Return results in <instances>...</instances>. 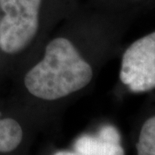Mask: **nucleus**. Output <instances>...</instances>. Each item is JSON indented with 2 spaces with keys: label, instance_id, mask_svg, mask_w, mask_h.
<instances>
[{
  "label": "nucleus",
  "instance_id": "1",
  "mask_svg": "<svg viewBox=\"0 0 155 155\" xmlns=\"http://www.w3.org/2000/svg\"><path fill=\"white\" fill-rule=\"evenodd\" d=\"M93 71L66 38H56L46 46L42 60L28 71L24 84L32 95L55 100L80 90L91 81Z\"/></svg>",
  "mask_w": 155,
  "mask_h": 155
},
{
  "label": "nucleus",
  "instance_id": "2",
  "mask_svg": "<svg viewBox=\"0 0 155 155\" xmlns=\"http://www.w3.org/2000/svg\"><path fill=\"white\" fill-rule=\"evenodd\" d=\"M41 0H0L4 16L0 21V48L8 54L18 53L38 30Z\"/></svg>",
  "mask_w": 155,
  "mask_h": 155
},
{
  "label": "nucleus",
  "instance_id": "3",
  "mask_svg": "<svg viewBox=\"0 0 155 155\" xmlns=\"http://www.w3.org/2000/svg\"><path fill=\"white\" fill-rule=\"evenodd\" d=\"M120 79L133 92L155 88V31L126 49L122 57Z\"/></svg>",
  "mask_w": 155,
  "mask_h": 155
},
{
  "label": "nucleus",
  "instance_id": "4",
  "mask_svg": "<svg viewBox=\"0 0 155 155\" xmlns=\"http://www.w3.org/2000/svg\"><path fill=\"white\" fill-rule=\"evenodd\" d=\"M74 148L80 155H124L119 133L110 125L102 127L97 135L79 137Z\"/></svg>",
  "mask_w": 155,
  "mask_h": 155
},
{
  "label": "nucleus",
  "instance_id": "5",
  "mask_svg": "<svg viewBox=\"0 0 155 155\" xmlns=\"http://www.w3.org/2000/svg\"><path fill=\"white\" fill-rule=\"evenodd\" d=\"M22 128L12 118H1L0 113V152H10L20 144Z\"/></svg>",
  "mask_w": 155,
  "mask_h": 155
},
{
  "label": "nucleus",
  "instance_id": "6",
  "mask_svg": "<svg viewBox=\"0 0 155 155\" xmlns=\"http://www.w3.org/2000/svg\"><path fill=\"white\" fill-rule=\"evenodd\" d=\"M136 148L138 155H155V116L144 122Z\"/></svg>",
  "mask_w": 155,
  "mask_h": 155
},
{
  "label": "nucleus",
  "instance_id": "7",
  "mask_svg": "<svg viewBox=\"0 0 155 155\" xmlns=\"http://www.w3.org/2000/svg\"><path fill=\"white\" fill-rule=\"evenodd\" d=\"M54 155H77V154L72 153V152H68V151H59V152L55 153Z\"/></svg>",
  "mask_w": 155,
  "mask_h": 155
}]
</instances>
